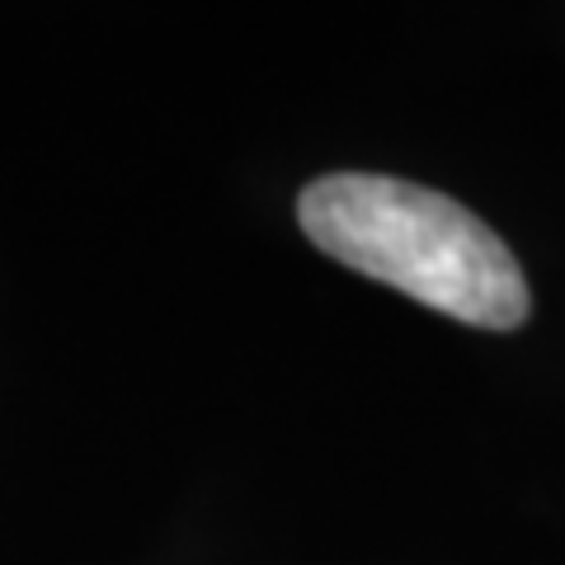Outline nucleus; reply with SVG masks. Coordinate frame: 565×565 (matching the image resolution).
<instances>
[{
  "mask_svg": "<svg viewBox=\"0 0 565 565\" xmlns=\"http://www.w3.org/2000/svg\"><path fill=\"white\" fill-rule=\"evenodd\" d=\"M297 222L321 255L481 330H519L533 311L514 250L476 217L392 174H326L302 189Z\"/></svg>",
  "mask_w": 565,
  "mask_h": 565,
  "instance_id": "nucleus-1",
  "label": "nucleus"
}]
</instances>
